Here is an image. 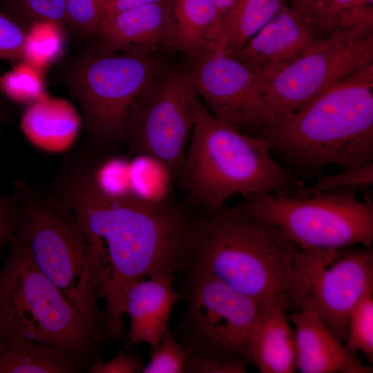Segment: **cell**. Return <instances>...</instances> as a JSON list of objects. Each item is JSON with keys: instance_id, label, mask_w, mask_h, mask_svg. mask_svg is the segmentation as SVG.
Returning <instances> with one entry per match:
<instances>
[{"instance_id": "cell-41", "label": "cell", "mask_w": 373, "mask_h": 373, "mask_svg": "<svg viewBox=\"0 0 373 373\" xmlns=\"http://www.w3.org/2000/svg\"><path fill=\"white\" fill-rule=\"evenodd\" d=\"M0 1H3V0H0Z\"/></svg>"}, {"instance_id": "cell-22", "label": "cell", "mask_w": 373, "mask_h": 373, "mask_svg": "<svg viewBox=\"0 0 373 373\" xmlns=\"http://www.w3.org/2000/svg\"><path fill=\"white\" fill-rule=\"evenodd\" d=\"M287 6V0H237L222 23L216 50L236 56L251 37Z\"/></svg>"}, {"instance_id": "cell-24", "label": "cell", "mask_w": 373, "mask_h": 373, "mask_svg": "<svg viewBox=\"0 0 373 373\" xmlns=\"http://www.w3.org/2000/svg\"><path fill=\"white\" fill-rule=\"evenodd\" d=\"M373 184V162L358 167L341 169L338 172L316 177L308 186L303 184L296 189V195L352 191L356 193L370 190Z\"/></svg>"}, {"instance_id": "cell-32", "label": "cell", "mask_w": 373, "mask_h": 373, "mask_svg": "<svg viewBox=\"0 0 373 373\" xmlns=\"http://www.w3.org/2000/svg\"><path fill=\"white\" fill-rule=\"evenodd\" d=\"M27 31L7 12L0 10V60L23 59Z\"/></svg>"}, {"instance_id": "cell-9", "label": "cell", "mask_w": 373, "mask_h": 373, "mask_svg": "<svg viewBox=\"0 0 373 373\" xmlns=\"http://www.w3.org/2000/svg\"><path fill=\"white\" fill-rule=\"evenodd\" d=\"M180 294L185 309L173 331L190 352L251 364L250 336L263 309L211 275L189 268Z\"/></svg>"}, {"instance_id": "cell-7", "label": "cell", "mask_w": 373, "mask_h": 373, "mask_svg": "<svg viewBox=\"0 0 373 373\" xmlns=\"http://www.w3.org/2000/svg\"><path fill=\"white\" fill-rule=\"evenodd\" d=\"M276 226L300 249H343L373 242V202L352 191L306 195L262 193L240 203Z\"/></svg>"}, {"instance_id": "cell-11", "label": "cell", "mask_w": 373, "mask_h": 373, "mask_svg": "<svg viewBox=\"0 0 373 373\" xmlns=\"http://www.w3.org/2000/svg\"><path fill=\"white\" fill-rule=\"evenodd\" d=\"M198 95L187 70L161 69L137 104L125 140L132 154L149 157L180 175Z\"/></svg>"}, {"instance_id": "cell-31", "label": "cell", "mask_w": 373, "mask_h": 373, "mask_svg": "<svg viewBox=\"0 0 373 373\" xmlns=\"http://www.w3.org/2000/svg\"><path fill=\"white\" fill-rule=\"evenodd\" d=\"M35 22H66V0H3Z\"/></svg>"}, {"instance_id": "cell-4", "label": "cell", "mask_w": 373, "mask_h": 373, "mask_svg": "<svg viewBox=\"0 0 373 373\" xmlns=\"http://www.w3.org/2000/svg\"><path fill=\"white\" fill-rule=\"evenodd\" d=\"M179 176L189 205L200 211L220 207L235 195H294L303 184L263 139L217 118L199 97Z\"/></svg>"}, {"instance_id": "cell-33", "label": "cell", "mask_w": 373, "mask_h": 373, "mask_svg": "<svg viewBox=\"0 0 373 373\" xmlns=\"http://www.w3.org/2000/svg\"><path fill=\"white\" fill-rule=\"evenodd\" d=\"M143 367L140 356L125 347L107 361L98 356L86 370L90 373H140L142 372Z\"/></svg>"}, {"instance_id": "cell-34", "label": "cell", "mask_w": 373, "mask_h": 373, "mask_svg": "<svg viewBox=\"0 0 373 373\" xmlns=\"http://www.w3.org/2000/svg\"><path fill=\"white\" fill-rule=\"evenodd\" d=\"M250 364L242 360L207 358L189 352L186 361V373H245Z\"/></svg>"}, {"instance_id": "cell-40", "label": "cell", "mask_w": 373, "mask_h": 373, "mask_svg": "<svg viewBox=\"0 0 373 373\" xmlns=\"http://www.w3.org/2000/svg\"><path fill=\"white\" fill-rule=\"evenodd\" d=\"M5 335H6V332L0 326V349L1 347L2 341Z\"/></svg>"}, {"instance_id": "cell-35", "label": "cell", "mask_w": 373, "mask_h": 373, "mask_svg": "<svg viewBox=\"0 0 373 373\" xmlns=\"http://www.w3.org/2000/svg\"><path fill=\"white\" fill-rule=\"evenodd\" d=\"M19 200L18 191L10 195L0 194V251L17 230Z\"/></svg>"}, {"instance_id": "cell-8", "label": "cell", "mask_w": 373, "mask_h": 373, "mask_svg": "<svg viewBox=\"0 0 373 373\" xmlns=\"http://www.w3.org/2000/svg\"><path fill=\"white\" fill-rule=\"evenodd\" d=\"M162 68L151 55L105 52L84 59L70 79L92 140H125L131 117Z\"/></svg>"}, {"instance_id": "cell-27", "label": "cell", "mask_w": 373, "mask_h": 373, "mask_svg": "<svg viewBox=\"0 0 373 373\" xmlns=\"http://www.w3.org/2000/svg\"><path fill=\"white\" fill-rule=\"evenodd\" d=\"M57 25L35 22L27 31L23 59L25 61L41 69L58 56L62 41Z\"/></svg>"}, {"instance_id": "cell-29", "label": "cell", "mask_w": 373, "mask_h": 373, "mask_svg": "<svg viewBox=\"0 0 373 373\" xmlns=\"http://www.w3.org/2000/svg\"><path fill=\"white\" fill-rule=\"evenodd\" d=\"M357 3L358 0H291L289 6L323 36L335 28L338 17L345 10Z\"/></svg>"}, {"instance_id": "cell-21", "label": "cell", "mask_w": 373, "mask_h": 373, "mask_svg": "<svg viewBox=\"0 0 373 373\" xmlns=\"http://www.w3.org/2000/svg\"><path fill=\"white\" fill-rule=\"evenodd\" d=\"M85 367L65 351L6 334L0 349V373H78Z\"/></svg>"}, {"instance_id": "cell-15", "label": "cell", "mask_w": 373, "mask_h": 373, "mask_svg": "<svg viewBox=\"0 0 373 373\" xmlns=\"http://www.w3.org/2000/svg\"><path fill=\"white\" fill-rule=\"evenodd\" d=\"M171 25L170 0L108 14L97 35L105 52L150 55L167 44Z\"/></svg>"}, {"instance_id": "cell-20", "label": "cell", "mask_w": 373, "mask_h": 373, "mask_svg": "<svg viewBox=\"0 0 373 373\" xmlns=\"http://www.w3.org/2000/svg\"><path fill=\"white\" fill-rule=\"evenodd\" d=\"M80 126V116L70 103L48 97L30 104L21 121V130L29 141L51 152L68 148Z\"/></svg>"}, {"instance_id": "cell-38", "label": "cell", "mask_w": 373, "mask_h": 373, "mask_svg": "<svg viewBox=\"0 0 373 373\" xmlns=\"http://www.w3.org/2000/svg\"><path fill=\"white\" fill-rule=\"evenodd\" d=\"M1 93L2 92L1 91V89H0V123L1 122V120L3 119V102L1 97Z\"/></svg>"}, {"instance_id": "cell-30", "label": "cell", "mask_w": 373, "mask_h": 373, "mask_svg": "<svg viewBox=\"0 0 373 373\" xmlns=\"http://www.w3.org/2000/svg\"><path fill=\"white\" fill-rule=\"evenodd\" d=\"M111 0H66V22L90 35H96L107 15Z\"/></svg>"}, {"instance_id": "cell-2", "label": "cell", "mask_w": 373, "mask_h": 373, "mask_svg": "<svg viewBox=\"0 0 373 373\" xmlns=\"http://www.w3.org/2000/svg\"><path fill=\"white\" fill-rule=\"evenodd\" d=\"M188 243L189 268L219 279L263 309L295 310L289 291L300 249L270 222L241 204L200 211L193 216Z\"/></svg>"}, {"instance_id": "cell-5", "label": "cell", "mask_w": 373, "mask_h": 373, "mask_svg": "<svg viewBox=\"0 0 373 373\" xmlns=\"http://www.w3.org/2000/svg\"><path fill=\"white\" fill-rule=\"evenodd\" d=\"M0 270V326L6 334L61 349L86 369L106 342L104 329L79 312L38 269L16 231Z\"/></svg>"}, {"instance_id": "cell-18", "label": "cell", "mask_w": 373, "mask_h": 373, "mask_svg": "<svg viewBox=\"0 0 373 373\" xmlns=\"http://www.w3.org/2000/svg\"><path fill=\"white\" fill-rule=\"evenodd\" d=\"M171 25L168 45L191 61L216 50L220 34L215 0H170Z\"/></svg>"}, {"instance_id": "cell-23", "label": "cell", "mask_w": 373, "mask_h": 373, "mask_svg": "<svg viewBox=\"0 0 373 373\" xmlns=\"http://www.w3.org/2000/svg\"><path fill=\"white\" fill-rule=\"evenodd\" d=\"M137 160L130 163L131 193L151 202L168 200L170 172L157 161L145 156L136 155Z\"/></svg>"}, {"instance_id": "cell-13", "label": "cell", "mask_w": 373, "mask_h": 373, "mask_svg": "<svg viewBox=\"0 0 373 373\" xmlns=\"http://www.w3.org/2000/svg\"><path fill=\"white\" fill-rule=\"evenodd\" d=\"M187 71L198 95L217 118L253 135L276 119L265 79L235 56L208 51L191 61Z\"/></svg>"}, {"instance_id": "cell-26", "label": "cell", "mask_w": 373, "mask_h": 373, "mask_svg": "<svg viewBox=\"0 0 373 373\" xmlns=\"http://www.w3.org/2000/svg\"><path fill=\"white\" fill-rule=\"evenodd\" d=\"M0 89L12 99L29 105L46 97L41 68L25 61L0 76Z\"/></svg>"}, {"instance_id": "cell-14", "label": "cell", "mask_w": 373, "mask_h": 373, "mask_svg": "<svg viewBox=\"0 0 373 373\" xmlns=\"http://www.w3.org/2000/svg\"><path fill=\"white\" fill-rule=\"evenodd\" d=\"M321 37L298 11L288 5L251 37L235 57L267 79Z\"/></svg>"}, {"instance_id": "cell-17", "label": "cell", "mask_w": 373, "mask_h": 373, "mask_svg": "<svg viewBox=\"0 0 373 373\" xmlns=\"http://www.w3.org/2000/svg\"><path fill=\"white\" fill-rule=\"evenodd\" d=\"M174 277L156 274L133 283L127 289L124 314L129 318L128 345H155L169 325L173 307L182 299L173 287Z\"/></svg>"}, {"instance_id": "cell-37", "label": "cell", "mask_w": 373, "mask_h": 373, "mask_svg": "<svg viewBox=\"0 0 373 373\" xmlns=\"http://www.w3.org/2000/svg\"><path fill=\"white\" fill-rule=\"evenodd\" d=\"M218 10V21L220 26V33L222 23L235 5L237 0H215ZM220 37V34H219Z\"/></svg>"}, {"instance_id": "cell-28", "label": "cell", "mask_w": 373, "mask_h": 373, "mask_svg": "<svg viewBox=\"0 0 373 373\" xmlns=\"http://www.w3.org/2000/svg\"><path fill=\"white\" fill-rule=\"evenodd\" d=\"M149 362L143 373H186V361L190 352L175 336L169 325L159 342L151 347Z\"/></svg>"}, {"instance_id": "cell-12", "label": "cell", "mask_w": 373, "mask_h": 373, "mask_svg": "<svg viewBox=\"0 0 373 373\" xmlns=\"http://www.w3.org/2000/svg\"><path fill=\"white\" fill-rule=\"evenodd\" d=\"M371 64L372 32L336 27L265 79L267 97L278 118L297 111L325 90Z\"/></svg>"}, {"instance_id": "cell-19", "label": "cell", "mask_w": 373, "mask_h": 373, "mask_svg": "<svg viewBox=\"0 0 373 373\" xmlns=\"http://www.w3.org/2000/svg\"><path fill=\"white\" fill-rule=\"evenodd\" d=\"M251 364L262 373H292L296 369L294 328L285 311L263 309L253 327L249 343Z\"/></svg>"}, {"instance_id": "cell-39", "label": "cell", "mask_w": 373, "mask_h": 373, "mask_svg": "<svg viewBox=\"0 0 373 373\" xmlns=\"http://www.w3.org/2000/svg\"><path fill=\"white\" fill-rule=\"evenodd\" d=\"M373 0H358L357 5H371L372 6Z\"/></svg>"}, {"instance_id": "cell-10", "label": "cell", "mask_w": 373, "mask_h": 373, "mask_svg": "<svg viewBox=\"0 0 373 373\" xmlns=\"http://www.w3.org/2000/svg\"><path fill=\"white\" fill-rule=\"evenodd\" d=\"M373 287L372 246L299 249L289 287L296 309L314 312L341 341L349 314Z\"/></svg>"}, {"instance_id": "cell-6", "label": "cell", "mask_w": 373, "mask_h": 373, "mask_svg": "<svg viewBox=\"0 0 373 373\" xmlns=\"http://www.w3.org/2000/svg\"><path fill=\"white\" fill-rule=\"evenodd\" d=\"M17 232L38 269L82 315L104 329L98 300L99 274L95 251L69 207L17 186Z\"/></svg>"}, {"instance_id": "cell-36", "label": "cell", "mask_w": 373, "mask_h": 373, "mask_svg": "<svg viewBox=\"0 0 373 373\" xmlns=\"http://www.w3.org/2000/svg\"><path fill=\"white\" fill-rule=\"evenodd\" d=\"M160 1L162 0H111L107 15L115 12L144 6Z\"/></svg>"}, {"instance_id": "cell-1", "label": "cell", "mask_w": 373, "mask_h": 373, "mask_svg": "<svg viewBox=\"0 0 373 373\" xmlns=\"http://www.w3.org/2000/svg\"><path fill=\"white\" fill-rule=\"evenodd\" d=\"M60 194L96 255L106 341L122 338L128 288L151 276H174L189 269L193 215L169 200L151 202L132 193H110L86 168L67 173L60 183Z\"/></svg>"}, {"instance_id": "cell-16", "label": "cell", "mask_w": 373, "mask_h": 373, "mask_svg": "<svg viewBox=\"0 0 373 373\" xmlns=\"http://www.w3.org/2000/svg\"><path fill=\"white\" fill-rule=\"evenodd\" d=\"M289 320L296 344V369L302 373H372L313 311L296 309Z\"/></svg>"}, {"instance_id": "cell-3", "label": "cell", "mask_w": 373, "mask_h": 373, "mask_svg": "<svg viewBox=\"0 0 373 373\" xmlns=\"http://www.w3.org/2000/svg\"><path fill=\"white\" fill-rule=\"evenodd\" d=\"M256 136L289 169L309 177L327 166L347 169L373 162V64L278 117Z\"/></svg>"}, {"instance_id": "cell-25", "label": "cell", "mask_w": 373, "mask_h": 373, "mask_svg": "<svg viewBox=\"0 0 373 373\" xmlns=\"http://www.w3.org/2000/svg\"><path fill=\"white\" fill-rule=\"evenodd\" d=\"M346 346L363 352L373 362V287L367 290L350 311L347 323Z\"/></svg>"}]
</instances>
